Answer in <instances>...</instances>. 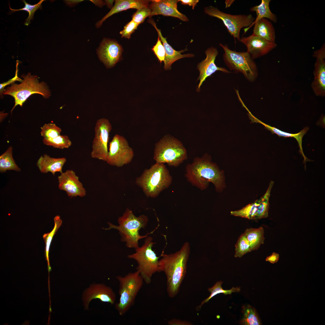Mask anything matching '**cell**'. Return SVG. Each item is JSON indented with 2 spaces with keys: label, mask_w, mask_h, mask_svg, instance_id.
<instances>
[{
  "label": "cell",
  "mask_w": 325,
  "mask_h": 325,
  "mask_svg": "<svg viewBox=\"0 0 325 325\" xmlns=\"http://www.w3.org/2000/svg\"><path fill=\"white\" fill-rule=\"evenodd\" d=\"M190 252L189 243L185 242L178 251L169 255L162 252L159 260L160 272H163L167 279V291L170 298L178 294L186 273L187 262Z\"/></svg>",
  "instance_id": "1"
},
{
  "label": "cell",
  "mask_w": 325,
  "mask_h": 325,
  "mask_svg": "<svg viewBox=\"0 0 325 325\" xmlns=\"http://www.w3.org/2000/svg\"><path fill=\"white\" fill-rule=\"evenodd\" d=\"M185 176L193 186L201 190L206 189L209 182L212 183L218 192L224 186L222 172L212 162L207 154L202 157L194 158L193 162L186 166Z\"/></svg>",
  "instance_id": "2"
},
{
  "label": "cell",
  "mask_w": 325,
  "mask_h": 325,
  "mask_svg": "<svg viewBox=\"0 0 325 325\" xmlns=\"http://www.w3.org/2000/svg\"><path fill=\"white\" fill-rule=\"evenodd\" d=\"M172 177L164 164L156 163L136 179V184L147 197L155 198L171 184Z\"/></svg>",
  "instance_id": "3"
},
{
  "label": "cell",
  "mask_w": 325,
  "mask_h": 325,
  "mask_svg": "<svg viewBox=\"0 0 325 325\" xmlns=\"http://www.w3.org/2000/svg\"><path fill=\"white\" fill-rule=\"evenodd\" d=\"M148 221V218L147 216L142 215L136 216L131 209L127 208L122 215L118 219L119 225H115L108 222L109 228L103 229L106 230L112 228L117 230L121 236L122 241L126 242V246L136 249L139 247V240L146 238L149 234L153 231L144 236L140 235V230L146 227Z\"/></svg>",
  "instance_id": "4"
},
{
  "label": "cell",
  "mask_w": 325,
  "mask_h": 325,
  "mask_svg": "<svg viewBox=\"0 0 325 325\" xmlns=\"http://www.w3.org/2000/svg\"><path fill=\"white\" fill-rule=\"evenodd\" d=\"M21 77L23 79L20 83L11 84V86L4 90L3 93L4 94L12 96L14 99L15 104L11 112L17 105L22 107L27 99L32 94H39L46 98H49L51 95L47 83L44 82H39L37 76L31 75L29 73L26 75L23 74Z\"/></svg>",
  "instance_id": "5"
},
{
  "label": "cell",
  "mask_w": 325,
  "mask_h": 325,
  "mask_svg": "<svg viewBox=\"0 0 325 325\" xmlns=\"http://www.w3.org/2000/svg\"><path fill=\"white\" fill-rule=\"evenodd\" d=\"M187 159L185 148L182 143L169 135L163 137L155 145L153 159L156 163L179 166Z\"/></svg>",
  "instance_id": "6"
},
{
  "label": "cell",
  "mask_w": 325,
  "mask_h": 325,
  "mask_svg": "<svg viewBox=\"0 0 325 325\" xmlns=\"http://www.w3.org/2000/svg\"><path fill=\"white\" fill-rule=\"evenodd\" d=\"M152 238L147 237L144 244L136 249L135 253L129 255L128 257L135 260L138 264L137 271L143 279L144 282L149 284L151 282L153 275L160 272L159 267V257L156 255L152 247L154 243Z\"/></svg>",
  "instance_id": "7"
},
{
  "label": "cell",
  "mask_w": 325,
  "mask_h": 325,
  "mask_svg": "<svg viewBox=\"0 0 325 325\" xmlns=\"http://www.w3.org/2000/svg\"><path fill=\"white\" fill-rule=\"evenodd\" d=\"M116 278L119 283L120 297L119 302L115 305V308L119 314L122 316L133 305L144 281L137 270L123 277L118 276Z\"/></svg>",
  "instance_id": "8"
},
{
  "label": "cell",
  "mask_w": 325,
  "mask_h": 325,
  "mask_svg": "<svg viewBox=\"0 0 325 325\" xmlns=\"http://www.w3.org/2000/svg\"><path fill=\"white\" fill-rule=\"evenodd\" d=\"M223 49L224 62L230 70L242 73L249 82L255 81L258 70L254 60L247 51H236L230 49L227 45L219 43Z\"/></svg>",
  "instance_id": "9"
},
{
  "label": "cell",
  "mask_w": 325,
  "mask_h": 325,
  "mask_svg": "<svg viewBox=\"0 0 325 325\" xmlns=\"http://www.w3.org/2000/svg\"><path fill=\"white\" fill-rule=\"evenodd\" d=\"M204 12L210 16L221 20L230 35L238 41L240 38V32L241 29L249 27L255 20L251 14L232 15L221 11L212 6L205 8Z\"/></svg>",
  "instance_id": "10"
},
{
  "label": "cell",
  "mask_w": 325,
  "mask_h": 325,
  "mask_svg": "<svg viewBox=\"0 0 325 325\" xmlns=\"http://www.w3.org/2000/svg\"><path fill=\"white\" fill-rule=\"evenodd\" d=\"M134 156L132 148L123 136L116 134L109 144L107 162L112 166L120 167L130 163Z\"/></svg>",
  "instance_id": "11"
},
{
  "label": "cell",
  "mask_w": 325,
  "mask_h": 325,
  "mask_svg": "<svg viewBox=\"0 0 325 325\" xmlns=\"http://www.w3.org/2000/svg\"><path fill=\"white\" fill-rule=\"evenodd\" d=\"M112 129V125L108 119L102 118L97 120L91 153L92 158L106 162L109 136Z\"/></svg>",
  "instance_id": "12"
},
{
  "label": "cell",
  "mask_w": 325,
  "mask_h": 325,
  "mask_svg": "<svg viewBox=\"0 0 325 325\" xmlns=\"http://www.w3.org/2000/svg\"><path fill=\"white\" fill-rule=\"evenodd\" d=\"M274 184L273 181H271L267 190L262 197L240 209L231 211V215L249 220L267 218L269 209V200Z\"/></svg>",
  "instance_id": "13"
},
{
  "label": "cell",
  "mask_w": 325,
  "mask_h": 325,
  "mask_svg": "<svg viewBox=\"0 0 325 325\" xmlns=\"http://www.w3.org/2000/svg\"><path fill=\"white\" fill-rule=\"evenodd\" d=\"M123 51L122 46L116 41L105 38L101 42L97 54L105 66L111 68L121 60Z\"/></svg>",
  "instance_id": "14"
},
{
  "label": "cell",
  "mask_w": 325,
  "mask_h": 325,
  "mask_svg": "<svg viewBox=\"0 0 325 325\" xmlns=\"http://www.w3.org/2000/svg\"><path fill=\"white\" fill-rule=\"evenodd\" d=\"M57 178L59 188L65 191L68 197H83L86 195L85 189L73 170H67L58 176Z\"/></svg>",
  "instance_id": "15"
},
{
  "label": "cell",
  "mask_w": 325,
  "mask_h": 325,
  "mask_svg": "<svg viewBox=\"0 0 325 325\" xmlns=\"http://www.w3.org/2000/svg\"><path fill=\"white\" fill-rule=\"evenodd\" d=\"M205 53L206 58L197 65V69L200 72L197 80L200 81L197 88V91H200V86L206 79L216 71H220L228 73H231L226 69L218 67L215 64V60L218 54L216 48L212 46L206 50Z\"/></svg>",
  "instance_id": "16"
},
{
  "label": "cell",
  "mask_w": 325,
  "mask_h": 325,
  "mask_svg": "<svg viewBox=\"0 0 325 325\" xmlns=\"http://www.w3.org/2000/svg\"><path fill=\"white\" fill-rule=\"evenodd\" d=\"M239 42L247 48V52L254 60L269 52L276 48L275 42L268 41L252 34L240 38Z\"/></svg>",
  "instance_id": "17"
},
{
  "label": "cell",
  "mask_w": 325,
  "mask_h": 325,
  "mask_svg": "<svg viewBox=\"0 0 325 325\" xmlns=\"http://www.w3.org/2000/svg\"><path fill=\"white\" fill-rule=\"evenodd\" d=\"M98 299L101 302L114 303L116 295L112 289L103 284L91 285L84 292L83 296L84 305L88 309L89 304L93 299Z\"/></svg>",
  "instance_id": "18"
},
{
  "label": "cell",
  "mask_w": 325,
  "mask_h": 325,
  "mask_svg": "<svg viewBox=\"0 0 325 325\" xmlns=\"http://www.w3.org/2000/svg\"><path fill=\"white\" fill-rule=\"evenodd\" d=\"M179 0H152L149 7L151 10L149 16L162 15L179 19L183 21H187V17L180 12L177 9V3Z\"/></svg>",
  "instance_id": "19"
},
{
  "label": "cell",
  "mask_w": 325,
  "mask_h": 325,
  "mask_svg": "<svg viewBox=\"0 0 325 325\" xmlns=\"http://www.w3.org/2000/svg\"><path fill=\"white\" fill-rule=\"evenodd\" d=\"M149 23H151L154 27L157 32L158 36L159 37L164 47L165 51V57L164 61V69L165 70L170 69L172 65L175 62L180 59L185 57H193V54H182L181 53L187 50V48L184 50L180 51H177L168 43L166 38L163 36L161 30L158 28L154 21L151 19L148 20Z\"/></svg>",
  "instance_id": "20"
},
{
  "label": "cell",
  "mask_w": 325,
  "mask_h": 325,
  "mask_svg": "<svg viewBox=\"0 0 325 325\" xmlns=\"http://www.w3.org/2000/svg\"><path fill=\"white\" fill-rule=\"evenodd\" d=\"M315 58L316 60L311 88L316 96L323 97L325 96V56H317Z\"/></svg>",
  "instance_id": "21"
},
{
  "label": "cell",
  "mask_w": 325,
  "mask_h": 325,
  "mask_svg": "<svg viewBox=\"0 0 325 325\" xmlns=\"http://www.w3.org/2000/svg\"><path fill=\"white\" fill-rule=\"evenodd\" d=\"M150 1L151 0H116L114 5L110 11L101 20L96 23L95 26L98 28L100 27L106 19L115 14L129 9H138L142 8L148 7Z\"/></svg>",
  "instance_id": "22"
},
{
  "label": "cell",
  "mask_w": 325,
  "mask_h": 325,
  "mask_svg": "<svg viewBox=\"0 0 325 325\" xmlns=\"http://www.w3.org/2000/svg\"><path fill=\"white\" fill-rule=\"evenodd\" d=\"M66 161L65 157L54 158L44 154L40 157L36 164L41 172L46 173L49 172L54 176L56 172L63 173V167Z\"/></svg>",
  "instance_id": "23"
},
{
  "label": "cell",
  "mask_w": 325,
  "mask_h": 325,
  "mask_svg": "<svg viewBox=\"0 0 325 325\" xmlns=\"http://www.w3.org/2000/svg\"><path fill=\"white\" fill-rule=\"evenodd\" d=\"M249 116L252 122L258 123L262 124L267 129L270 131L272 133L275 134L279 136H282L284 137H293L295 138L298 142L299 147V152L304 158L303 162L305 164V167L306 166V162L307 161H310V160L307 158L304 154L302 150V138L308 130V128L305 127L297 133H289L282 131L276 128L265 123L255 117L252 113L249 114Z\"/></svg>",
  "instance_id": "24"
},
{
  "label": "cell",
  "mask_w": 325,
  "mask_h": 325,
  "mask_svg": "<svg viewBox=\"0 0 325 325\" xmlns=\"http://www.w3.org/2000/svg\"><path fill=\"white\" fill-rule=\"evenodd\" d=\"M254 25L252 35L270 42H275V30L270 21L266 18H262Z\"/></svg>",
  "instance_id": "25"
},
{
  "label": "cell",
  "mask_w": 325,
  "mask_h": 325,
  "mask_svg": "<svg viewBox=\"0 0 325 325\" xmlns=\"http://www.w3.org/2000/svg\"><path fill=\"white\" fill-rule=\"evenodd\" d=\"M271 1V0H262L259 5L250 8V11H254L256 13L257 16L252 24L249 27L244 29V33H246L255 23L262 18L268 19L273 22H277V16L271 11L270 8L269 4Z\"/></svg>",
  "instance_id": "26"
},
{
  "label": "cell",
  "mask_w": 325,
  "mask_h": 325,
  "mask_svg": "<svg viewBox=\"0 0 325 325\" xmlns=\"http://www.w3.org/2000/svg\"><path fill=\"white\" fill-rule=\"evenodd\" d=\"M243 234L248 240L252 251L257 249L264 243V229L262 227L258 228L247 229Z\"/></svg>",
  "instance_id": "27"
},
{
  "label": "cell",
  "mask_w": 325,
  "mask_h": 325,
  "mask_svg": "<svg viewBox=\"0 0 325 325\" xmlns=\"http://www.w3.org/2000/svg\"><path fill=\"white\" fill-rule=\"evenodd\" d=\"M243 316L240 323L244 325H261L260 319L256 309L250 305H243L242 307Z\"/></svg>",
  "instance_id": "28"
},
{
  "label": "cell",
  "mask_w": 325,
  "mask_h": 325,
  "mask_svg": "<svg viewBox=\"0 0 325 325\" xmlns=\"http://www.w3.org/2000/svg\"><path fill=\"white\" fill-rule=\"evenodd\" d=\"M12 147L9 146L0 156V172L4 173L8 170L20 172L21 169L14 160L12 154Z\"/></svg>",
  "instance_id": "29"
},
{
  "label": "cell",
  "mask_w": 325,
  "mask_h": 325,
  "mask_svg": "<svg viewBox=\"0 0 325 325\" xmlns=\"http://www.w3.org/2000/svg\"><path fill=\"white\" fill-rule=\"evenodd\" d=\"M54 225L52 231L49 233L44 234L43 236L45 244V255L47 262L49 273L51 270L50 264L48 255L50 245L53 236L61 226L62 222V220L59 215H57L54 217Z\"/></svg>",
  "instance_id": "30"
},
{
  "label": "cell",
  "mask_w": 325,
  "mask_h": 325,
  "mask_svg": "<svg viewBox=\"0 0 325 325\" xmlns=\"http://www.w3.org/2000/svg\"><path fill=\"white\" fill-rule=\"evenodd\" d=\"M222 283V281H218L212 287L208 289V291L211 293L210 296L203 301L197 307L196 309L197 310H200L204 304L208 302L212 298L218 294L223 293L225 295H230L233 292H239L240 291V287H232L229 290H224L221 286Z\"/></svg>",
  "instance_id": "31"
},
{
  "label": "cell",
  "mask_w": 325,
  "mask_h": 325,
  "mask_svg": "<svg viewBox=\"0 0 325 325\" xmlns=\"http://www.w3.org/2000/svg\"><path fill=\"white\" fill-rule=\"evenodd\" d=\"M44 144L60 149L67 148L72 145V142L67 135H61L53 138H43Z\"/></svg>",
  "instance_id": "32"
},
{
  "label": "cell",
  "mask_w": 325,
  "mask_h": 325,
  "mask_svg": "<svg viewBox=\"0 0 325 325\" xmlns=\"http://www.w3.org/2000/svg\"><path fill=\"white\" fill-rule=\"evenodd\" d=\"M44 0H41L37 4L34 5H31L27 3L25 0H23V2L25 4L24 7L22 8L19 9H12L11 8L9 4V7L10 10V13H12L15 12L23 10L27 11L29 13V16L27 18L25 22V25L28 26L30 23L31 20L33 19L34 15L36 11L39 9L42 8V3L44 1Z\"/></svg>",
  "instance_id": "33"
},
{
  "label": "cell",
  "mask_w": 325,
  "mask_h": 325,
  "mask_svg": "<svg viewBox=\"0 0 325 325\" xmlns=\"http://www.w3.org/2000/svg\"><path fill=\"white\" fill-rule=\"evenodd\" d=\"M41 135L45 139L53 138L60 135L61 129L54 123L45 124L41 127Z\"/></svg>",
  "instance_id": "34"
},
{
  "label": "cell",
  "mask_w": 325,
  "mask_h": 325,
  "mask_svg": "<svg viewBox=\"0 0 325 325\" xmlns=\"http://www.w3.org/2000/svg\"><path fill=\"white\" fill-rule=\"evenodd\" d=\"M252 251L248 240L244 234H242L240 236L235 245L234 257L240 258Z\"/></svg>",
  "instance_id": "35"
},
{
  "label": "cell",
  "mask_w": 325,
  "mask_h": 325,
  "mask_svg": "<svg viewBox=\"0 0 325 325\" xmlns=\"http://www.w3.org/2000/svg\"><path fill=\"white\" fill-rule=\"evenodd\" d=\"M151 12L149 7L140 8L132 15V20L139 25L144 22L147 17H149Z\"/></svg>",
  "instance_id": "36"
},
{
  "label": "cell",
  "mask_w": 325,
  "mask_h": 325,
  "mask_svg": "<svg viewBox=\"0 0 325 325\" xmlns=\"http://www.w3.org/2000/svg\"><path fill=\"white\" fill-rule=\"evenodd\" d=\"M152 50L160 63L162 61H164L165 51L163 44L159 36L156 43L153 47Z\"/></svg>",
  "instance_id": "37"
},
{
  "label": "cell",
  "mask_w": 325,
  "mask_h": 325,
  "mask_svg": "<svg viewBox=\"0 0 325 325\" xmlns=\"http://www.w3.org/2000/svg\"><path fill=\"white\" fill-rule=\"evenodd\" d=\"M138 25L132 20L124 26L123 29L120 32L122 37L129 39L131 35L137 28Z\"/></svg>",
  "instance_id": "38"
},
{
  "label": "cell",
  "mask_w": 325,
  "mask_h": 325,
  "mask_svg": "<svg viewBox=\"0 0 325 325\" xmlns=\"http://www.w3.org/2000/svg\"><path fill=\"white\" fill-rule=\"evenodd\" d=\"M19 64V61L18 60H17V63L16 65V71L15 72V74L14 77L10 79L9 80L6 82H3V83L0 84V93L2 94L3 93L4 91V88L7 85H9L10 84H12L14 83V82L16 81H19L21 82L22 79L19 78L17 76L18 72V65Z\"/></svg>",
  "instance_id": "39"
},
{
  "label": "cell",
  "mask_w": 325,
  "mask_h": 325,
  "mask_svg": "<svg viewBox=\"0 0 325 325\" xmlns=\"http://www.w3.org/2000/svg\"><path fill=\"white\" fill-rule=\"evenodd\" d=\"M169 325H192L190 322L185 320L174 319L168 322Z\"/></svg>",
  "instance_id": "40"
},
{
  "label": "cell",
  "mask_w": 325,
  "mask_h": 325,
  "mask_svg": "<svg viewBox=\"0 0 325 325\" xmlns=\"http://www.w3.org/2000/svg\"><path fill=\"white\" fill-rule=\"evenodd\" d=\"M279 258V254L277 253L274 252L271 255L266 257L265 261L269 262L272 264H274L278 262Z\"/></svg>",
  "instance_id": "41"
},
{
  "label": "cell",
  "mask_w": 325,
  "mask_h": 325,
  "mask_svg": "<svg viewBox=\"0 0 325 325\" xmlns=\"http://www.w3.org/2000/svg\"><path fill=\"white\" fill-rule=\"evenodd\" d=\"M179 2H181V3L183 5H188L190 6H192L193 9L197 5V4L199 2V0H179Z\"/></svg>",
  "instance_id": "42"
},
{
  "label": "cell",
  "mask_w": 325,
  "mask_h": 325,
  "mask_svg": "<svg viewBox=\"0 0 325 325\" xmlns=\"http://www.w3.org/2000/svg\"><path fill=\"white\" fill-rule=\"evenodd\" d=\"M83 0H67L64 1L65 4L70 7H73L79 3L83 1Z\"/></svg>",
  "instance_id": "43"
},
{
  "label": "cell",
  "mask_w": 325,
  "mask_h": 325,
  "mask_svg": "<svg viewBox=\"0 0 325 325\" xmlns=\"http://www.w3.org/2000/svg\"><path fill=\"white\" fill-rule=\"evenodd\" d=\"M90 1L92 2L96 6L100 8L102 7L105 5L104 1L102 0H90Z\"/></svg>",
  "instance_id": "44"
},
{
  "label": "cell",
  "mask_w": 325,
  "mask_h": 325,
  "mask_svg": "<svg viewBox=\"0 0 325 325\" xmlns=\"http://www.w3.org/2000/svg\"><path fill=\"white\" fill-rule=\"evenodd\" d=\"M105 5L109 8H112L113 7V5L114 2V0H106L104 1Z\"/></svg>",
  "instance_id": "45"
},
{
  "label": "cell",
  "mask_w": 325,
  "mask_h": 325,
  "mask_svg": "<svg viewBox=\"0 0 325 325\" xmlns=\"http://www.w3.org/2000/svg\"><path fill=\"white\" fill-rule=\"evenodd\" d=\"M234 1V0H226L225 1V7L228 8L230 7Z\"/></svg>",
  "instance_id": "46"
}]
</instances>
